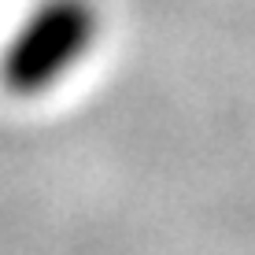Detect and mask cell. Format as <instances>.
Instances as JSON below:
<instances>
[{"label": "cell", "mask_w": 255, "mask_h": 255, "mask_svg": "<svg viewBox=\"0 0 255 255\" xmlns=\"http://www.w3.org/2000/svg\"><path fill=\"white\" fill-rule=\"evenodd\" d=\"M82 41H89V11L78 4H59L41 15V22L22 37L11 59V78L26 89L48 82L52 70H59L70 56L82 52Z\"/></svg>", "instance_id": "obj_1"}]
</instances>
